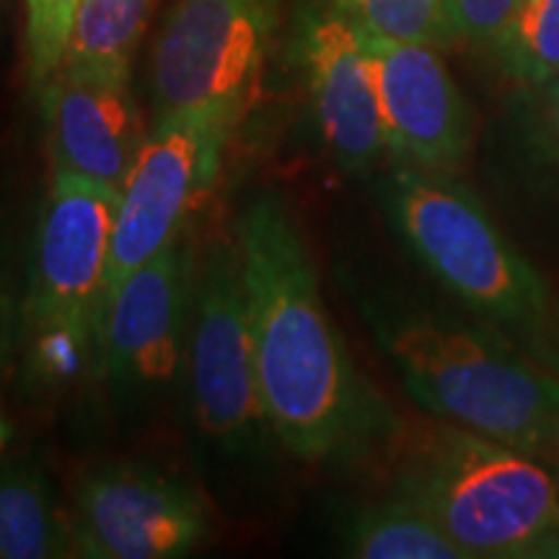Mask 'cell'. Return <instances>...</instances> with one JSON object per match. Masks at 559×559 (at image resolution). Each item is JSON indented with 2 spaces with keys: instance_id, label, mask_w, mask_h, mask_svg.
<instances>
[{
  "instance_id": "18",
  "label": "cell",
  "mask_w": 559,
  "mask_h": 559,
  "mask_svg": "<svg viewBox=\"0 0 559 559\" xmlns=\"http://www.w3.org/2000/svg\"><path fill=\"white\" fill-rule=\"evenodd\" d=\"M355 26L376 37L449 47L456 41L443 0H330Z\"/></svg>"
},
{
  "instance_id": "6",
  "label": "cell",
  "mask_w": 559,
  "mask_h": 559,
  "mask_svg": "<svg viewBox=\"0 0 559 559\" xmlns=\"http://www.w3.org/2000/svg\"><path fill=\"white\" fill-rule=\"evenodd\" d=\"M280 0H181L153 52L156 122L210 117L236 128L260 86Z\"/></svg>"
},
{
  "instance_id": "17",
  "label": "cell",
  "mask_w": 559,
  "mask_h": 559,
  "mask_svg": "<svg viewBox=\"0 0 559 559\" xmlns=\"http://www.w3.org/2000/svg\"><path fill=\"white\" fill-rule=\"evenodd\" d=\"M508 75L536 88L559 70V0H521L513 24L495 50Z\"/></svg>"
},
{
  "instance_id": "15",
  "label": "cell",
  "mask_w": 559,
  "mask_h": 559,
  "mask_svg": "<svg viewBox=\"0 0 559 559\" xmlns=\"http://www.w3.org/2000/svg\"><path fill=\"white\" fill-rule=\"evenodd\" d=\"M153 0H81L58 70L75 79L130 83V66Z\"/></svg>"
},
{
  "instance_id": "14",
  "label": "cell",
  "mask_w": 559,
  "mask_h": 559,
  "mask_svg": "<svg viewBox=\"0 0 559 559\" xmlns=\"http://www.w3.org/2000/svg\"><path fill=\"white\" fill-rule=\"evenodd\" d=\"M73 555V515L60 508L47 474L34 464L0 466V559Z\"/></svg>"
},
{
  "instance_id": "5",
  "label": "cell",
  "mask_w": 559,
  "mask_h": 559,
  "mask_svg": "<svg viewBox=\"0 0 559 559\" xmlns=\"http://www.w3.org/2000/svg\"><path fill=\"white\" fill-rule=\"evenodd\" d=\"M187 404L200 445L223 466H264L280 440L264 409L239 247L213 241L194 283Z\"/></svg>"
},
{
  "instance_id": "26",
  "label": "cell",
  "mask_w": 559,
  "mask_h": 559,
  "mask_svg": "<svg viewBox=\"0 0 559 559\" xmlns=\"http://www.w3.org/2000/svg\"><path fill=\"white\" fill-rule=\"evenodd\" d=\"M549 453H555V459H557V464H559V438H557V443L549 449Z\"/></svg>"
},
{
  "instance_id": "2",
  "label": "cell",
  "mask_w": 559,
  "mask_h": 559,
  "mask_svg": "<svg viewBox=\"0 0 559 559\" xmlns=\"http://www.w3.org/2000/svg\"><path fill=\"white\" fill-rule=\"evenodd\" d=\"M376 345L432 417L544 456L559 438V376L521 358L487 321L358 293Z\"/></svg>"
},
{
  "instance_id": "13",
  "label": "cell",
  "mask_w": 559,
  "mask_h": 559,
  "mask_svg": "<svg viewBox=\"0 0 559 559\" xmlns=\"http://www.w3.org/2000/svg\"><path fill=\"white\" fill-rule=\"evenodd\" d=\"M37 96L55 169L120 192L145 140L130 83L75 79L58 70Z\"/></svg>"
},
{
  "instance_id": "1",
  "label": "cell",
  "mask_w": 559,
  "mask_h": 559,
  "mask_svg": "<svg viewBox=\"0 0 559 559\" xmlns=\"http://www.w3.org/2000/svg\"><path fill=\"white\" fill-rule=\"evenodd\" d=\"M260 394L285 451L355 464L394 443L402 419L355 366L326 311L285 198L264 190L236 223Z\"/></svg>"
},
{
  "instance_id": "12",
  "label": "cell",
  "mask_w": 559,
  "mask_h": 559,
  "mask_svg": "<svg viewBox=\"0 0 559 559\" xmlns=\"http://www.w3.org/2000/svg\"><path fill=\"white\" fill-rule=\"evenodd\" d=\"M319 138L342 171L368 177L389 156L362 32L330 0H309L293 39Z\"/></svg>"
},
{
  "instance_id": "23",
  "label": "cell",
  "mask_w": 559,
  "mask_h": 559,
  "mask_svg": "<svg viewBox=\"0 0 559 559\" xmlns=\"http://www.w3.org/2000/svg\"><path fill=\"white\" fill-rule=\"evenodd\" d=\"M536 559H559V523L551 528V534L547 536V539H544Z\"/></svg>"
},
{
  "instance_id": "24",
  "label": "cell",
  "mask_w": 559,
  "mask_h": 559,
  "mask_svg": "<svg viewBox=\"0 0 559 559\" xmlns=\"http://www.w3.org/2000/svg\"><path fill=\"white\" fill-rule=\"evenodd\" d=\"M542 366H547L549 370H555L557 368V376H559V349L555 347V349H549V353H544L542 355Z\"/></svg>"
},
{
  "instance_id": "4",
  "label": "cell",
  "mask_w": 559,
  "mask_h": 559,
  "mask_svg": "<svg viewBox=\"0 0 559 559\" xmlns=\"http://www.w3.org/2000/svg\"><path fill=\"white\" fill-rule=\"evenodd\" d=\"M381 198L404 247L438 285L487 324L544 345L551 324L547 283L477 194L453 177L396 166Z\"/></svg>"
},
{
  "instance_id": "16",
  "label": "cell",
  "mask_w": 559,
  "mask_h": 559,
  "mask_svg": "<svg viewBox=\"0 0 559 559\" xmlns=\"http://www.w3.org/2000/svg\"><path fill=\"white\" fill-rule=\"evenodd\" d=\"M342 549L360 559H466L423 510L396 495L355 508L342 523Z\"/></svg>"
},
{
  "instance_id": "3",
  "label": "cell",
  "mask_w": 559,
  "mask_h": 559,
  "mask_svg": "<svg viewBox=\"0 0 559 559\" xmlns=\"http://www.w3.org/2000/svg\"><path fill=\"white\" fill-rule=\"evenodd\" d=\"M394 495L423 510L466 559H536L559 523V481L531 453L461 425H404Z\"/></svg>"
},
{
  "instance_id": "10",
  "label": "cell",
  "mask_w": 559,
  "mask_h": 559,
  "mask_svg": "<svg viewBox=\"0 0 559 559\" xmlns=\"http://www.w3.org/2000/svg\"><path fill=\"white\" fill-rule=\"evenodd\" d=\"M75 557L177 559L205 542L198 489L143 464H109L81 481L73 508Z\"/></svg>"
},
{
  "instance_id": "22",
  "label": "cell",
  "mask_w": 559,
  "mask_h": 559,
  "mask_svg": "<svg viewBox=\"0 0 559 559\" xmlns=\"http://www.w3.org/2000/svg\"><path fill=\"white\" fill-rule=\"evenodd\" d=\"M19 324H21V313H19L16 298H13L9 277H5L3 267H0V370H3L5 362H9L13 342H16Z\"/></svg>"
},
{
  "instance_id": "20",
  "label": "cell",
  "mask_w": 559,
  "mask_h": 559,
  "mask_svg": "<svg viewBox=\"0 0 559 559\" xmlns=\"http://www.w3.org/2000/svg\"><path fill=\"white\" fill-rule=\"evenodd\" d=\"M453 37L498 50L513 24L521 0H443Z\"/></svg>"
},
{
  "instance_id": "9",
  "label": "cell",
  "mask_w": 559,
  "mask_h": 559,
  "mask_svg": "<svg viewBox=\"0 0 559 559\" xmlns=\"http://www.w3.org/2000/svg\"><path fill=\"white\" fill-rule=\"evenodd\" d=\"M230 130L226 122L194 115L153 124L120 187L102 313L130 272L177 241L221 177Z\"/></svg>"
},
{
  "instance_id": "7",
  "label": "cell",
  "mask_w": 559,
  "mask_h": 559,
  "mask_svg": "<svg viewBox=\"0 0 559 559\" xmlns=\"http://www.w3.org/2000/svg\"><path fill=\"white\" fill-rule=\"evenodd\" d=\"M120 192L55 169L41 205L21 326L34 337L62 332L81 340L99 362L102 298Z\"/></svg>"
},
{
  "instance_id": "8",
  "label": "cell",
  "mask_w": 559,
  "mask_h": 559,
  "mask_svg": "<svg viewBox=\"0 0 559 559\" xmlns=\"http://www.w3.org/2000/svg\"><path fill=\"white\" fill-rule=\"evenodd\" d=\"M194 283V251L174 241L109 296L96 368L120 404H156L185 381Z\"/></svg>"
},
{
  "instance_id": "25",
  "label": "cell",
  "mask_w": 559,
  "mask_h": 559,
  "mask_svg": "<svg viewBox=\"0 0 559 559\" xmlns=\"http://www.w3.org/2000/svg\"><path fill=\"white\" fill-rule=\"evenodd\" d=\"M11 438V430H9V425L3 423V417H0V449H3L5 445V440Z\"/></svg>"
},
{
  "instance_id": "21",
  "label": "cell",
  "mask_w": 559,
  "mask_h": 559,
  "mask_svg": "<svg viewBox=\"0 0 559 559\" xmlns=\"http://www.w3.org/2000/svg\"><path fill=\"white\" fill-rule=\"evenodd\" d=\"M526 128V156L536 169L559 181V70L544 81Z\"/></svg>"
},
{
  "instance_id": "19",
  "label": "cell",
  "mask_w": 559,
  "mask_h": 559,
  "mask_svg": "<svg viewBox=\"0 0 559 559\" xmlns=\"http://www.w3.org/2000/svg\"><path fill=\"white\" fill-rule=\"evenodd\" d=\"M81 0H24L26 70L34 94L58 73Z\"/></svg>"
},
{
  "instance_id": "11",
  "label": "cell",
  "mask_w": 559,
  "mask_h": 559,
  "mask_svg": "<svg viewBox=\"0 0 559 559\" xmlns=\"http://www.w3.org/2000/svg\"><path fill=\"white\" fill-rule=\"evenodd\" d=\"M362 32V29H360ZM389 156L396 166L456 177L472 156L474 111L438 47L362 32Z\"/></svg>"
}]
</instances>
